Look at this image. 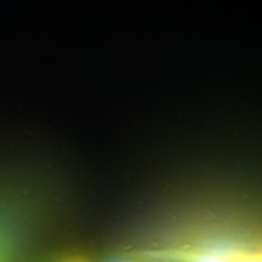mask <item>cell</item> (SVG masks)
Wrapping results in <instances>:
<instances>
[{
	"label": "cell",
	"mask_w": 262,
	"mask_h": 262,
	"mask_svg": "<svg viewBox=\"0 0 262 262\" xmlns=\"http://www.w3.org/2000/svg\"><path fill=\"white\" fill-rule=\"evenodd\" d=\"M103 262H152L149 260H145L142 261L141 258H131V257H112V258H107Z\"/></svg>",
	"instance_id": "cell-2"
},
{
	"label": "cell",
	"mask_w": 262,
	"mask_h": 262,
	"mask_svg": "<svg viewBox=\"0 0 262 262\" xmlns=\"http://www.w3.org/2000/svg\"><path fill=\"white\" fill-rule=\"evenodd\" d=\"M68 262H84V261H68Z\"/></svg>",
	"instance_id": "cell-3"
},
{
	"label": "cell",
	"mask_w": 262,
	"mask_h": 262,
	"mask_svg": "<svg viewBox=\"0 0 262 262\" xmlns=\"http://www.w3.org/2000/svg\"><path fill=\"white\" fill-rule=\"evenodd\" d=\"M152 262H261V251L228 242H205L155 254Z\"/></svg>",
	"instance_id": "cell-1"
}]
</instances>
